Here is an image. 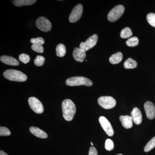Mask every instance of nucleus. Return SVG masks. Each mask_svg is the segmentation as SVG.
<instances>
[{
	"label": "nucleus",
	"mask_w": 155,
	"mask_h": 155,
	"mask_svg": "<svg viewBox=\"0 0 155 155\" xmlns=\"http://www.w3.org/2000/svg\"><path fill=\"white\" fill-rule=\"evenodd\" d=\"M66 54V48L65 46L62 44H60L56 48V54L59 57H64Z\"/></svg>",
	"instance_id": "obj_20"
},
{
	"label": "nucleus",
	"mask_w": 155,
	"mask_h": 155,
	"mask_svg": "<svg viewBox=\"0 0 155 155\" xmlns=\"http://www.w3.org/2000/svg\"><path fill=\"white\" fill-rule=\"evenodd\" d=\"M97 34L93 35L87 39L86 41L81 43L79 48L86 52L94 47L97 44Z\"/></svg>",
	"instance_id": "obj_8"
},
{
	"label": "nucleus",
	"mask_w": 155,
	"mask_h": 155,
	"mask_svg": "<svg viewBox=\"0 0 155 155\" xmlns=\"http://www.w3.org/2000/svg\"><path fill=\"white\" fill-rule=\"evenodd\" d=\"M3 75L8 80L12 81L23 82L26 81L27 76L21 71L15 69H8L4 72Z\"/></svg>",
	"instance_id": "obj_2"
},
{
	"label": "nucleus",
	"mask_w": 155,
	"mask_h": 155,
	"mask_svg": "<svg viewBox=\"0 0 155 155\" xmlns=\"http://www.w3.org/2000/svg\"><path fill=\"white\" fill-rule=\"evenodd\" d=\"M0 155H8L5 152L3 151L2 150H1L0 151Z\"/></svg>",
	"instance_id": "obj_32"
},
{
	"label": "nucleus",
	"mask_w": 155,
	"mask_h": 155,
	"mask_svg": "<svg viewBox=\"0 0 155 155\" xmlns=\"http://www.w3.org/2000/svg\"><path fill=\"white\" fill-rule=\"evenodd\" d=\"M31 48L33 51L37 53H42L44 51V49L42 45L33 44Z\"/></svg>",
	"instance_id": "obj_28"
},
{
	"label": "nucleus",
	"mask_w": 155,
	"mask_h": 155,
	"mask_svg": "<svg viewBox=\"0 0 155 155\" xmlns=\"http://www.w3.org/2000/svg\"><path fill=\"white\" fill-rule=\"evenodd\" d=\"M0 60L4 64L11 66H17L19 64V61L17 59L10 56H2L0 58Z\"/></svg>",
	"instance_id": "obj_15"
},
{
	"label": "nucleus",
	"mask_w": 155,
	"mask_h": 155,
	"mask_svg": "<svg viewBox=\"0 0 155 155\" xmlns=\"http://www.w3.org/2000/svg\"><path fill=\"white\" fill-rule=\"evenodd\" d=\"M98 103L101 107L107 110L114 107L116 104L115 99L110 96L100 97L98 99Z\"/></svg>",
	"instance_id": "obj_5"
},
{
	"label": "nucleus",
	"mask_w": 155,
	"mask_h": 155,
	"mask_svg": "<svg viewBox=\"0 0 155 155\" xmlns=\"http://www.w3.org/2000/svg\"><path fill=\"white\" fill-rule=\"evenodd\" d=\"M100 124L105 132L109 136H113L114 134V130L110 123L107 119L104 116H101L99 119Z\"/></svg>",
	"instance_id": "obj_10"
},
{
	"label": "nucleus",
	"mask_w": 155,
	"mask_h": 155,
	"mask_svg": "<svg viewBox=\"0 0 155 155\" xmlns=\"http://www.w3.org/2000/svg\"><path fill=\"white\" fill-rule=\"evenodd\" d=\"M155 147V137L152 138L145 147L144 150L145 152H148Z\"/></svg>",
	"instance_id": "obj_23"
},
{
	"label": "nucleus",
	"mask_w": 155,
	"mask_h": 155,
	"mask_svg": "<svg viewBox=\"0 0 155 155\" xmlns=\"http://www.w3.org/2000/svg\"><path fill=\"white\" fill-rule=\"evenodd\" d=\"M117 155H123L122 154H119Z\"/></svg>",
	"instance_id": "obj_34"
},
{
	"label": "nucleus",
	"mask_w": 155,
	"mask_h": 155,
	"mask_svg": "<svg viewBox=\"0 0 155 155\" xmlns=\"http://www.w3.org/2000/svg\"><path fill=\"white\" fill-rule=\"evenodd\" d=\"M63 117L67 121H72L76 113V107L71 100H64L62 104Z\"/></svg>",
	"instance_id": "obj_1"
},
{
	"label": "nucleus",
	"mask_w": 155,
	"mask_h": 155,
	"mask_svg": "<svg viewBox=\"0 0 155 155\" xmlns=\"http://www.w3.org/2000/svg\"><path fill=\"white\" fill-rule=\"evenodd\" d=\"M30 42L33 44L42 45L44 44L45 41L44 39L41 37L37 38H31Z\"/></svg>",
	"instance_id": "obj_29"
},
{
	"label": "nucleus",
	"mask_w": 155,
	"mask_h": 155,
	"mask_svg": "<svg viewBox=\"0 0 155 155\" xmlns=\"http://www.w3.org/2000/svg\"><path fill=\"white\" fill-rule=\"evenodd\" d=\"M147 19L150 25L155 27V14L151 13L148 14L147 16Z\"/></svg>",
	"instance_id": "obj_24"
},
{
	"label": "nucleus",
	"mask_w": 155,
	"mask_h": 155,
	"mask_svg": "<svg viewBox=\"0 0 155 155\" xmlns=\"http://www.w3.org/2000/svg\"><path fill=\"white\" fill-rule=\"evenodd\" d=\"M123 59V55L121 52H117L112 55L109 59V61L111 64H119Z\"/></svg>",
	"instance_id": "obj_17"
},
{
	"label": "nucleus",
	"mask_w": 155,
	"mask_h": 155,
	"mask_svg": "<svg viewBox=\"0 0 155 155\" xmlns=\"http://www.w3.org/2000/svg\"><path fill=\"white\" fill-rule=\"evenodd\" d=\"M45 61V58L43 56H37L34 60V64L37 67H41L43 65Z\"/></svg>",
	"instance_id": "obj_25"
},
{
	"label": "nucleus",
	"mask_w": 155,
	"mask_h": 155,
	"mask_svg": "<svg viewBox=\"0 0 155 155\" xmlns=\"http://www.w3.org/2000/svg\"><path fill=\"white\" fill-rule=\"evenodd\" d=\"M145 111L148 119H153L155 117V107L151 102L147 101L144 105Z\"/></svg>",
	"instance_id": "obj_11"
},
{
	"label": "nucleus",
	"mask_w": 155,
	"mask_h": 155,
	"mask_svg": "<svg viewBox=\"0 0 155 155\" xmlns=\"http://www.w3.org/2000/svg\"><path fill=\"white\" fill-rule=\"evenodd\" d=\"M19 61L24 63V64H27L30 61V58L29 55L25 54H22L19 56Z\"/></svg>",
	"instance_id": "obj_27"
},
{
	"label": "nucleus",
	"mask_w": 155,
	"mask_h": 155,
	"mask_svg": "<svg viewBox=\"0 0 155 155\" xmlns=\"http://www.w3.org/2000/svg\"><path fill=\"white\" fill-rule=\"evenodd\" d=\"M91 143V145L92 146H93V143L92 142Z\"/></svg>",
	"instance_id": "obj_33"
},
{
	"label": "nucleus",
	"mask_w": 155,
	"mask_h": 155,
	"mask_svg": "<svg viewBox=\"0 0 155 155\" xmlns=\"http://www.w3.org/2000/svg\"><path fill=\"white\" fill-rule=\"evenodd\" d=\"M122 126L126 129H129L133 126V120L131 116H121L119 117Z\"/></svg>",
	"instance_id": "obj_14"
},
{
	"label": "nucleus",
	"mask_w": 155,
	"mask_h": 155,
	"mask_svg": "<svg viewBox=\"0 0 155 155\" xmlns=\"http://www.w3.org/2000/svg\"><path fill=\"white\" fill-rule=\"evenodd\" d=\"M82 13H83V6L82 5L79 4L75 6L69 16V22L72 23L77 22L80 19Z\"/></svg>",
	"instance_id": "obj_9"
},
{
	"label": "nucleus",
	"mask_w": 155,
	"mask_h": 155,
	"mask_svg": "<svg viewBox=\"0 0 155 155\" xmlns=\"http://www.w3.org/2000/svg\"><path fill=\"white\" fill-rule=\"evenodd\" d=\"M31 133L34 135L41 138H46L48 137V134L43 130L36 127H31L30 128Z\"/></svg>",
	"instance_id": "obj_16"
},
{
	"label": "nucleus",
	"mask_w": 155,
	"mask_h": 155,
	"mask_svg": "<svg viewBox=\"0 0 155 155\" xmlns=\"http://www.w3.org/2000/svg\"><path fill=\"white\" fill-rule=\"evenodd\" d=\"M66 84L68 86H76L80 85H85L87 86H91L93 82L88 78L81 76H76L68 78L66 81Z\"/></svg>",
	"instance_id": "obj_3"
},
{
	"label": "nucleus",
	"mask_w": 155,
	"mask_h": 155,
	"mask_svg": "<svg viewBox=\"0 0 155 155\" xmlns=\"http://www.w3.org/2000/svg\"><path fill=\"white\" fill-rule=\"evenodd\" d=\"M125 8L122 5H119L114 7L110 11L108 14V20L111 22H114L119 19L124 14Z\"/></svg>",
	"instance_id": "obj_4"
},
{
	"label": "nucleus",
	"mask_w": 155,
	"mask_h": 155,
	"mask_svg": "<svg viewBox=\"0 0 155 155\" xmlns=\"http://www.w3.org/2000/svg\"><path fill=\"white\" fill-rule=\"evenodd\" d=\"M28 104L30 108L35 112L38 114H41L44 110L43 105L41 102L35 97H31L28 100Z\"/></svg>",
	"instance_id": "obj_6"
},
{
	"label": "nucleus",
	"mask_w": 155,
	"mask_h": 155,
	"mask_svg": "<svg viewBox=\"0 0 155 155\" xmlns=\"http://www.w3.org/2000/svg\"><path fill=\"white\" fill-rule=\"evenodd\" d=\"M86 56V52L84 50L80 48H76L74 49L73 56L75 61L79 62H83Z\"/></svg>",
	"instance_id": "obj_13"
},
{
	"label": "nucleus",
	"mask_w": 155,
	"mask_h": 155,
	"mask_svg": "<svg viewBox=\"0 0 155 155\" xmlns=\"http://www.w3.org/2000/svg\"><path fill=\"white\" fill-rule=\"evenodd\" d=\"M14 5L17 7L28 6L33 5L36 2L35 0H15L13 1Z\"/></svg>",
	"instance_id": "obj_18"
},
{
	"label": "nucleus",
	"mask_w": 155,
	"mask_h": 155,
	"mask_svg": "<svg viewBox=\"0 0 155 155\" xmlns=\"http://www.w3.org/2000/svg\"><path fill=\"white\" fill-rule=\"evenodd\" d=\"M130 116L135 124L140 125L141 124L142 121V115L141 111L139 108L137 107L134 108L130 113Z\"/></svg>",
	"instance_id": "obj_12"
},
{
	"label": "nucleus",
	"mask_w": 155,
	"mask_h": 155,
	"mask_svg": "<svg viewBox=\"0 0 155 155\" xmlns=\"http://www.w3.org/2000/svg\"><path fill=\"white\" fill-rule=\"evenodd\" d=\"M36 25L38 28L40 30L48 32L51 30L52 28V25L48 19L45 17H40L36 21Z\"/></svg>",
	"instance_id": "obj_7"
},
{
	"label": "nucleus",
	"mask_w": 155,
	"mask_h": 155,
	"mask_svg": "<svg viewBox=\"0 0 155 155\" xmlns=\"http://www.w3.org/2000/svg\"><path fill=\"white\" fill-rule=\"evenodd\" d=\"M11 132L7 127H0V136H7L11 135Z\"/></svg>",
	"instance_id": "obj_30"
},
{
	"label": "nucleus",
	"mask_w": 155,
	"mask_h": 155,
	"mask_svg": "<svg viewBox=\"0 0 155 155\" xmlns=\"http://www.w3.org/2000/svg\"><path fill=\"white\" fill-rule=\"evenodd\" d=\"M126 44L127 46L130 47L136 46L139 44L138 38L136 37L130 38L126 41Z\"/></svg>",
	"instance_id": "obj_22"
},
{
	"label": "nucleus",
	"mask_w": 155,
	"mask_h": 155,
	"mask_svg": "<svg viewBox=\"0 0 155 155\" xmlns=\"http://www.w3.org/2000/svg\"><path fill=\"white\" fill-rule=\"evenodd\" d=\"M88 155H98L97 151L94 147H91L89 151Z\"/></svg>",
	"instance_id": "obj_31"
},
{
	"label": "nucleus",
	"mask_w": 155,
	"mask_h": 155,
	"mask_svg": "<svg viewBox=\"0 0 155 155\" xmlns=\"http://www.w3.org/2000/svg\"><path fill=\"white\" fill-rule=\"evenodd\" d=\"M133 33L130 28L126 27L122 29L120 33V37L122 38H127L132 36Z\"/></svg>",
	"instance_id": "obj_21"
},
{
	"label": "nucleus",
	"mask_w": 155,
	"mask_h": 155,
	"mask_svg": "<svg viewBox=\"0 0 155 155\" xmlns=\"http://www.w3.org/2000/svg\"><path fill=\"white\" fill-rule=\"evenodd\" d=\"M137 66V64L136 61L131 58L127 59L124 64V67L126 69H134L136 68Z\"/></svg>",
	"instance_id": "obj_19"
},
{
	"label": "nucleus",
	"mask_w": 155,
	"mask_h": 155,
	"mask_svg": "<svg viewBox=\"0 0 155 155\" xmlns=\"http://www.w3.org/2000/svg\"><path fill=\"white\" fill-rule=\"evenodd\" d=\"M114 143L113 140L110 139H107L106 140L105 147L106 150L107 151L112 150L114 148Z\"/></svg>",
	"instance_id": "obj_26"
}]
</instances>
